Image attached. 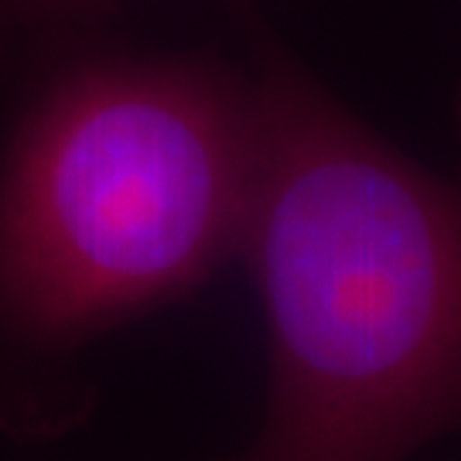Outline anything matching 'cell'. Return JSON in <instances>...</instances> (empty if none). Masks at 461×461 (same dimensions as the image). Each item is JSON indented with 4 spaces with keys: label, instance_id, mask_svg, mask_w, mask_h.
Listing matches in <instances>:
<instances>
[{
    "label": "cell",
    "instance_id": "2",
    "mask_svg": "<svg viewBox=\"0 0 461 461\" xmlns=\"http://www.w3.org/2000/svg\"><path fill=\"white\" fill-rule=\"evenodd\" d=\"M257 89L202 66H93L38 103L0 171V314L79 339L243 253Z\"/></svg>",
    "mask_w": 461,
    "mask_h": 461
},
{
    "label": "cell",
    "instance_id": "1",
    "mask_svg": "<svg viewBox=\"0 0 461 461\" xmlns=\"http://www.w3.org/2000/svg\"><path fill=\"white\" fill-rule=\"evenodd\" d=\"M243 253L270 396L240 461H403L461 428V188L264 62Z\"/></svg>",
    "mask_w": 461,
    "mask_h": 461
}]
</instances>
